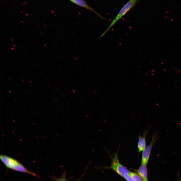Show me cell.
<instances>
[{
  "mask_svg": "<svg viewBox=\"0 0 181 181\" xmlns=\"http://www.w3.org/2000/svg\"><path fill=\"white\" fill-rule=\"evenodd\" d=\"M149 130L144 131L142 136L139 134L138 136V141L137 144L138 151L139 153L143 152L146 148V138Z\"/></svg>",
  "mask_w": 181,
  "mask_h": 181,
  "instance_id": "5b68a950",
  "label": "cell"
},
{
  "mask_svg": "<svg viewBox=\"0 0 181 181\" xmlns=\"http://www.w3.org/2000/svg\"><path fill=\"white\" fill-rule=\"evenodd\" d=\"M137 171L143 181H148L146 165L141 164Z\"/></svg>",
  "mask_w": 181,
  "mask_h": 181,
  "instance_id": "52a82bcc",
  "label": "cell"
},
{
  "mask_svg": "<svg viewBox=\"0 0 181 181\" xmlns=\"http://www.w3.org/2000/svg\"><path fill=\"white\" fill-rule=\"evenodd\" d=\"M119 148L118 147L117 152L113 154V157L110 153L108 152L109 157L111 159V165L108 167H105V168L112 169L121 177L124 178L129 174V172L119 161L118 158Z\"/></svg>",
  "mask_w": 181,
  "mask_h": 181,
  "instance_id": "6da1fadb",
  "label": "cell"
},
{
  "mask_svg": "<svg viewBox=\"0 0 181 181\" xmlns=\"http://www.w3.org/2000/svg\"><path fill=\"white\" fill-rule=\"evenodd\" d=\"M176 70H177V71H178L181 74V71L180 70H178V69H177V68H175Z\"/></svg>",
  "mask_w": 181,
  "mask_h": 181,
  "instance_id": "8fae6325",
  "label": "cell"
},
{
  "mask_svg": "<svg viewBox=\"0 0 181 181\" xmlns=\"http://www.w3.org/2000/svg\"><path fill=\"white\" fill-rule=\"evenodd\" d=\"M129 174L132 176L136 181H143L140 176L137 173L132 172H129Z\"/></svg>",
  "mask_w": 181,
  "mask_h": 181,
  "instance_id": "9c48e42d",
  "label": "cell"
},
{
  "mask_svg": "<svg viewBox=\"0 0 181 181\" xmlns=\"http://www.w3.org/2000/svg\"><path fill=\"white\" fill-rule=\"evenodd\" d=\"M124 178L127 181H136L132 176L129 174L126 176Z\"/></svg>",
  "mask_w": 181,
  "mask_h": 181,
  "instance_id": "30bf717a",
  "label": "cell"
},
{
  "mask_svg": "<svg viewBox=\"0 0 181 181\" xmlns=\"http://www.w3.org/2000/svg\"><path fill=\"white\" fill-rule=\"evenodd\" d=\"M137 1L138 0H129L128 1L121 9L116 17L112 20L109 26L102 34L100 37H103L118 21L134 7Z\"/></svg>",
  "mask_w": 181,
  "mask_h": 181,
  "instance_id": "7a4b0ae2",
  "label": "cell"
},
{
  "mask_svg": "<svg viewBox=\"0 0 181 181\" xmlns=\"http://www.w3.org/2000/svg\"><path fill=\"white\" fill-rule=\"evenodd\" d=\"M178 181H181V176L180 177V179Z\"/></svg>",
  "mask_w": 181,
  "mask_h": 181,
  "instance_id": "7c38bea8",
  "label": "cell"
},
{
  "mask_svg": "<svg viewBox=\"0 0 181 181\" xmlns=\"http://www.w3.org/2000/svg\"><path fill=\"white\" fill-rule=\"evenodd\" d=\"M71 2L80 6L85 8L95 13L102 19H104L96 12L93 8L89 7L84 0H69Z\"/></svg>",
  "mask_w": 181,
  "mask_h": 181,
  "instance_id": "8992f818",
  "label": "cell"
},
{
  "mask_svg": "<svg viewBox=\"0 0 181 181\" xmlns=\"http://www.w3.org/2000/svg\"><path fill=\"white\" fill-rule=\"evenodd\" d=\"M0 159L7 168L12 169L18 162L12 158L3 155H0Z\"/></svg>",
  "mask_w": 181,
  "mask_h": 181,
  "instance_id": "277c9868",
  "label": "cell"
},
{
  "mask_svg": "<svg viewBox=\"0 0 181 181\" xmlns=\"http://www.w3.org/2000/svg\"><path fill=\"white\" fill-rule=\"evenodd\" d=\"M66 172L65 171H64L60 178H57L56 177L54 176L52 177V178L55 181H68V180L66 178Z\"/></svg>",
  "mask_w": 181,
  "mask_h": 181,
  "instance_id": "ba28073f",
  "label": "cell"
},
{
  "mask_svg": "<svg viewBox=\"0 0 181 181\" xmlns=\"http://www.w3.org/2000/svg\"><path fill=\"white\" fill-rule=\"evenodd\" d=\"M157 131L153 133L150 143L146 147L142 153L141 164L146 165L149 159L153 145L159 138Z\"/></svg>",
  "mask_w": 181,
  "mask_h": 181,
  "instance_id": "3957f363",
  "label": "cell"
}]
</instances>
